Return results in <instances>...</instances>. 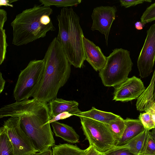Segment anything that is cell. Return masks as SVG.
<instances>
[{
	"label": "cell",
	"instance_id": "cell-1",
	"mask_svg": "<svg viewBox=\"0 0 155 155\" xmlns=\"http://www.w3.org/2000/svg\"><path fill=\"white\" fill-rule=\"evenodd\" d=\"M8 117L20 118L21 129L38 152L55 145L47 103L33 98L4 105L0 109V118Z\"/></svg>",
	"mask_w": 155,
	"mask_h": 155
},
{
	"label": "cell",
	"instance_id": "cell-2",
	"mask_svg": "<svg viewBox=\"0 0 155 155\" xmlns=\"http://www.w3.org/2000/svg\"><path fill=\"white\" fill-rule=\"evenodd\" d=\"M43 59L44 75L32 97L48 103L57 97L59 90L68 81L71 74V64L56 37L50 43Z\"/></svg>",
	"mask_w": 155,
	"mask_h": 155
},
{
	"label": "cell",
	"instance_id": "cell-3",
	"mask_svg": "<svg viewBox=\"0 0 155 155\" xmlns=\"http://www.w3.org/2000/svg\"><path fill=\"white\" fill-rule=\"evenodd\" d=\"M50 7L35 5L17 14L11 22L12 44L17 46L27 44L45 37L47 32L56 30L50 16Z\"/></svg>",
	"mask_w": 155,
	"mask_h": 155
},
{
	"label": "cell",
	"instance_id": "cell-4",
	"mask_svg": "<svg viewBox=\"0 0 155 155\" xmlns=\"http://www.w3.org/2000/svg\"><path fill=\"white\" fill-rule=\"evenodd\" d=\"M58 32L57 39L70 64L76 68L84 66L85 60L80 18L71 7L63 8L57 17Z\"/></svg>",
	"mask_w": 155,
	"mask_h": 155
},
{
	"label": "cell",
	"instance_id": "cell-5",
	"mask_svg": "<svg viewBox=\"0 0 155 155\" xmlns=\"http://www.w3.org/2000/svg\"><path fill=\"white\" fill-rule=\"evenodd\" d=\"M133 65L129 51L122 48L113 50L99 73L103 85L115 87L122 83L128 78Z\"/></svg>",
	"mask_w": 155,
	"mask_h": 155
},
{
	"label": "cell",
	"instance_id": "cell-6",
	"mask_svg": "<svg viewBox=\"0 0 155 155\" xmlns=\"http://www.w3.org/2000/svg\"><path fill=\"white\" fill-rule=\"evenodd\" d=\"M45 68L44 60L30 61L19 75L13 91L16 101L29 99L38 90L42 81Z\"/></svg>",
	"mask_w": 155,
	"mask_h": 155
},
{
	"label": "cell",
	"instance_id": "cell-7",
	"mask_svg": "<svg viewBox=\"0 0 155 155\" xmlns=\"http://www.w3.org/2000/svg\"><path fill=\"white\" fill-rule=\"evenodd\" d=\"M85 140L101 153L114 147L116 141L107 124L82 117H79Z\"/></svg>",
	"mask_w": 155,
	"mask_h": 155
},
{
	"label": "cell",
	"instance_id": "cell-8",
	"mask_svg": "<svg viewBox=\"0 0 155 155\" xmlns=\"http://www.w3.org/2000/svg\"><path fill=\"white\" fill-rule=\"evenodd\" d=\"M3 125L7 129L13 147L14 155H30L38 152L21 129L19 117H10L4 121Z\"/></svg>",
	"mask_w": 155,
	"mask_h": 155
},
{
	"label": "cell",
	"instance_id": "cell-9",
	"mask_svg": "<svg viewBox=\"0 0 155 155\" xmlns=\"http://www.w3.org/2000/svg\"><path fill=\"white\" fill-rule=\"evenodd\" d=\"M145 42L137 60L139 75L149 76L153 71L155 60V23L147 31Z\"/></svg>",
	"mask_w": 155,
	"mask_h": 155
},
{
	"label": "cell",
	"instance_id": "cell-10",
	"mask_svg": "<svg viewBox=\"0 0 155 155\" xmlns=\"http://www.w3.org/2000/svg\"><path fill=\"white\" fill-rule=\"evenodd\" d=\"M117 11L115 5L100 6L94 8L91 15L93 20L91 30H98L104 35L107 46L111 26L115 19Z\"/></svg>",
	"mask_w": 155,
	"mask_h": 155
},
{
	"label": "cell",
	"instance_id": "cell-11",
	"mask_svg": "<svg viewBox=\"0 0 155 155\" xmlns=\"http://www.w3.org/2000/svg\"><path fill=\"white\" fill-rule=\"evenodd\" d=\"M114 87L113 100L122 102L137 98L145 90L142 81L135 76Z\"/></svg>",
	"mask_w": 155,
	"mask_h": 155
},
{
	"label": "cell",
	"instance_id": "cell-12",
	"mask_svg": "<svg viewBox=\"0 0 155 155\" xmlns=\"http://www.w3.org/2000/svg\"><path fill=\"white\" fill-rule=\"evenodd\" d=\"M83 40L85 60L95 71H100L105 65L107 57L104 55L99 46L84 36Z\"/></svg>",
	"mask_w": 155,
	"mask_h": 155
},
{
	"label": "cell",
	"instance_id": "cell-13",
	"mask_svg": "<svg viewBox=\"0 0 155 155\" xmlns=\"http://www.w3.org/2000/svg\"><path fill=\"white\" fill-rule=\"evenodd\" d=\"M48 105L51 118L65 113L76 116L81 112L78 107L79 103L75 101H67L57 97L49 102Z\"/></svg>",
	"mask_w": 155,
	"mask_h": 155
},
{
	"label": "cell",
	"instance_id": "cell-14",
	"mask_svg": "<svg viewBox=\"0 0 155 155\" xmlns=\"http://www.w3.org/2000/svg\"><path fill=\"white\" fill-rule=\"evenodd\" d=\"M155 78V74H153L150 84L137 98L136 106L138 111L150 114L155 124V102L153 98Z\"/></svg>",
	"mask_w": 155,
	"mask_h": 155
},
{
	"label": "cell",
	"instance_id": "cell-15",
	"mask_svg": "<svg viewBox=\"0 0 155 155\" xmlns=\"http://www.w3.org/2000/svg\"><path fill=\"white\" fill-rule=\"evenodd\" d=\"M124 120L125 126L124 130L121 137L117 143L115 147H120L125 145L145 129L139 119L127 118Z\"/></svg>",
	"mask_w": 155,
	"mask_h": 155
},
{
	"label": "cell",
	"instance_id": "cell-16",
	"mask_svg": "<svg viewBox=\"0 0 155 155\" xmlns=\"http://www.w3.org/2000/svg\"><path fill=\"white\" fill-rule=\"evenodd\" d=\"M55 135L71 143L79 142V137L71 127L57 121L51 123Z\"/></svg>",
	"mask_w": 155,
	"mask_h": 155
},
{
	"label": "cell",
	"instance_id": "cell-17",
	"mask_svg": "<svg viewBox=\"0 0 155 155\" xmlns=\"http://www.w3.org/2000/svg\"><path fill=\"white\" fill-rule=\"evenodd\" d=\"M149 131V130L145 129L125 145L116 147L127 149L137 155H142Z\"/></svg>",
	"mask_w": 155,
	"mask_h": 155
},
{
	"label": "cell",
	"instance_id": "cell-18",
	"mask_svg": "<svg viewBox=\"0 0 155 155\" xmlns=\"http://www.w3.org/2000/svg\"><path fill=\"white\" fill-rule=\"evenodd\" d=\"M76 116L89 118L107 124L120 116L110 112L98 110L94 107L88 111H81Z\"/></svg>",
	"mask_w": 155,
	"mask_h": 155
},
{
	"label": "cell",
	"instance_id": "cell-19",
	"mask_svg": "<svg viewBox=\"0 0 155 155\" xmlns=\"http://www.w3.org/2000/svg\"><path fill=\"white\" fill-rule=\"evenodd\" d=\"M52 155H83L85 150L68 143L59 144L52 147Z\"/></svg>",
	"mask_w": 155,
	"mask_h": 155
},
{
	"label": "cell",
	"instance_id": "cell-20",
	"mask_svg": "<svg viewBox=\"0 0 155 155\" xmlns=\"http://www.w3.org/2000/svg\"><path fill=\"white\" fill-rule=\"evenodd\" d=\"M0 155H14L13 147L3 125L0 128Z\"/></svg>",
	"mask_w": 155,
	"mask_h": 155
},
{
	"label": "cell",
	"instance_id": "cell-21",
	"mask_svg": "<svg viewBox=\"0 0 155 155\" xmlns=\"http://www.w3.org/2000/svg\"><path fill=\"white\" fill-rule=\"evenodd\" d=\"M107 124L114 135L117 143L122 135L125 128L124 119L120 116Z\"/></svg>",
	"mask_w": 155,
	"mask_h": 155
},
{
	"label": "cell",
	"instance_id": "cell-22",
	"mask_svg": "<svg viewBox=\"0 0 155 155\" xmlns=\"http://www.w3.org/2000/svg\"><path fill=\"white\" fill-rule=\"evenodd\" d=\"M81 0H39L41 5L45 6H55L57 7H67L80 4Z\"/></svg>",
	"mask_w": 155,
	"mask_h": 155
},
{
	"label": "cell",
	"instance_id": "cell-23",
	"mask_svg": "<svg viewBox=\"0 0 155 155\" xmlns=\"http://www.w3.org/2000/svg\"><path fill=\"white\" fill-rule=\"evenodd\" d=\"M140 20L143 25L155 20V2L146 8L141 16Z\"/></svg>",
	"mask_w": 155,
	"mask_h": 155
},
{
	"label": "cell",
	"instance_id": "cell-24",
	"mask_svg": "<svg viewBox=\"0 0 155 155\" xmlns=\"http://www.w3.org/2000/svg\"><path fill=\"white\" fill-rule=\"evenodd\" d=\"M0 30V64L1 65L5 58L8 45L6 41L5 30L3 28Z\"/></svg>",
	"mask_w": 155,
	"mask_h": 155
},
{
	"label": "cell",
	"instance_id": "cell-25",
	"mask_svg": "<svg viewBox=\"0 0 155 155\" xmlns=\"http://www.w3.org/2000/svg\"><path fill=\"white\" fill-rule=\"evenodd\" d=\"M139 118L145 129L150 130L155 128V124L149 113L145 112L140 113Z\"/></svg>",
	"mask_w": 155,
	"mask_h": 155
},
{
	"label": "cell",
	"instance_id": "cell-26",
	"mask_svg": "<svg viewBox=\"0 0 155 155\" xmlns=\"http://www.w3.org/2000/svg\"><path fill=\"white\" fill-rule=\"evenodd\" d=\"M155 154V140L149 131L146 146L142 155Z\"/></svg>",
	"mask_w": 155,
	"mask_h": 155
},
{
	"label": "cell",
	"instance_id": "cell-27",
	"mask_svg": "<svg viewBox=\"0 0 155 155\" xmlns=\"http://www.w3.org/2000/svg\"><path fill=\"white\" fill-rule=\"evenodd\" d=\"M104 153L105 155H137L127 149L116 147Z\"/></svg>",
	"mask_w": 155,
	"mask_h": 155
},
{
	"label": "cell",
	"instance_id": "cell-28",
	"mask_svg": "<svg viewBox=\"0 0 155 155\" xmlns=\"http://www.w3.org/2000/svg\"><path fill=\"white\" fill-rule=\"evenodd\" d=\"M120 5L127 8L142 4L144 2H150L151 0H120L119 1Z\"/></svg>",
	"mask_w": 155,
	"mask_h": 155
},
{
	"label": "cell",
	"instance_id": "cell-29",
	"mask_svg": "<svg viewBox=\"0 0 155 155\" xmlns=\"http://www.w3.org/2000/svg\"><path fill=\"white\" fill-rule=\"evenodd\" d=\"M7 20V12L2 9H0V29L3 28L5 22Z\"/></svg>",
	"mask_w": 155,
	"mask_h": 155
},
{
	"label": "cell",
	"instance_id": "cell-30",
	"mask_svg": "<svg viewBox=\"0 0 155 155\" xmlns=\"http://www.w3.org/2000/svg\"><path fill=\"white\" fill-rule=\"evenodd\" d=\"M101 153L97 150L93 146H89L85 149L83 155H100Z\"/></svg>",
	"mask_w": 155,
	"mask_h": 155
},
{
	"label": "cell",
	"instance_id": "cell-31",
	"mask_svg": "<svg viewBox=\"0 0 155 155\" xmlns=\"http://www.w3.org/2000/svg\"><path fill=\"white\" fill-rule=\"evenodd\" d=\"M17 0H0V6H10L11 7H13V5L11 3L17 1Z\"/></svg>",
	"mask_w": 155,
	"mask_h": 155
},
{
	"label": "cell",
	"instance_id": "cell-32",
	"mask_svg": "<svg viewBox=\"0 0 155 155\" xmlns=\"http://www.w3.org/2000/svg\"><path fill=\"white\" fill-rule=\"evenodd\" d=\"M30 155H52V150L51 148L41 152L35 153Z\"/></svg>",
	"mask_w": 155,
	"mask_h": 155
},
{
	"label": "cell",
	"instance_id": "cell-33",
	"mask_svg": "<svg viewBox=\"0 0 155 155\" xmlns=\"http://www.w3.org/2000/svg\"><path fill=\"white\" fill-rule=\"evenodd\" d=\"M5 81L3 78L1 72L0 74V94L3 91L5 86Z\"/></svg>",
	"mask_w": 155,
	"mask_h": 155
},
{
	"label": "cell",
	"instance_id": "cell-34",
	"mask_svg": "<svg viewBox=\"0 0 155 155\" xmlns=\"http://www.w3.org/2000/svg\"><path fill=\"white\" fill-rule=\"evenodd\" d=\"M135 27L137 30H141L143 28V25L141 21H137L135 23Z\"/></svg>",
	"mask_w": 155,
	"mask_h": 155
},
{
	"label": "cell",
	"instance_id": "cell-35",
	"mask_svg": "<svg viewBox=\"0 0 155 155\" xmlns=\"http://www.w3.org/2000/svg\"><path fill=\"white\" fill-rule=\"evenodd\" d=\"M153 74H155V69L153 72ZM153 98L154 101L155 102V78L154 82L153 91Z\"/></svg>",
	"mask_w": 155,
	"mask_h": 155
},
{
	"label": "cell",
	"instance_id": "cell-36",
	"mask_svg": "<svg viewBox=\"0 0 155 155\" xmlns=\"http://www.w3.org/2000/svg\"><path fill=\"white\" fill-rule=\"evenodd\" d=\"M152 129L153 130L151 132H150V133L151 136L155 140V128Z\"/></svg>",
	"mask_w": 155,
	"mask_h": 155
},
{
	"label": "cell",
	"instance_id": "cell-37",
	"mask_svg": "<svg viewBox=\"0 0 155 155\" xmlns=\"http://www.w3.org/2000/svg\"><path fill=\"white\" fill-rule=\"evenodd\" d=\"M100 155H105L104 153H101Z\"/></svg>",
	"mask_w": 155,
	"mask_h": 155
},
{
	"label": "cell",
	"instance_id": "cell-38",
	"mask_svg": "<svg viewBox=\"0 0 155 155\" xmlns=\"http://www.w3.org/2000/svg\"><path fill=\"white\" fill-rule=\"evenodd\" d=\"M153 155H155V154Z\"/></svg>",
	"mask_w": 155,
	"mask_h": 155
}]
</instances>
